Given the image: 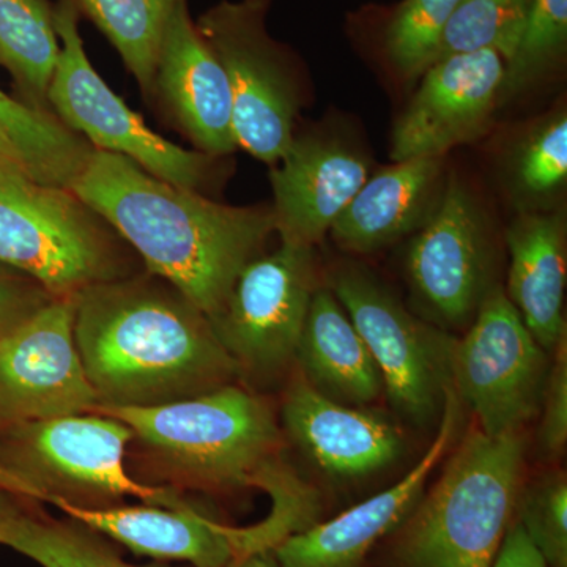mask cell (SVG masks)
Returning <instances> with one entry per match:
<instances>
[{"label": "cell", "instance_id": "6da1fadb", "mask_svg": "<svg viewBox=\"0 0 567 567\" xmlns=\"http://www.w3.org/2000/svg\"><path fill=\"white\" fill-rule=\"evenodd\" d=\"M74 339L99 405L171 404L240 379L205 312L145 270L76 295Z\"/></svg>", "mask_w": 567, "mask_h": 567}, {"label": "cell", "instance_id": "7a4b0ae2", "mask_svg": "<svg viewBox=\"0 0 567 567\" xmlns=\"http://www.w3.org/2000/svg\"><path fill=\"white\" fill-rule=\"evenodd\" d=\"M71 192L117 230L145 271L173 284L210 320L275 234L271 207L215 203L96 148Z\"/></svg>", "mask_w": 567, "mask_h": 567}, {"label": "cell", "instance_id": "3957f363", "mask_svg": "<svg viewBox=\"0 0 567 567\" xmlns=\"http://www.w3.org/2000/svg\"><path fill=\"white\" fill-rule=\"evenodd\" d=\"M92 413L128 425L133 440L182 486L267 492L274 506L260 527L274 547L322 520V494L290 464L275 406L262 394L233 383L171 404L96 405Z\"/></svg>", "mask_w": 567, "mask_h": 567}, {"label": "cell", "instance_id": "277c9868", "mask_svg": "<svg viewBox=\"0 0 567 567\" xmlns=\"http://www.w3.org/2000/svg\"><path fill=\"white\" fill-rule=\"evenodd\" d=\"M439 481L379 544L371 567H492L516 518L525 481L524 431L491 436L476 423Z\"/></svg>", "mask_w": 567, "mask_h": 567}, {"label": "cell", "instance_id": "5b68a950", "mask_svg": "<svg viewBox=\"0 0 567 567\" xmlns=\"http://www.w3.org/2000/svg\"><path fill=\"white\" fill-rule=\"evenodd\" d=\"M0 264L55 298L145 270L132 246L76 193L10 166H0Z\"/></svg>", "mask_w": 567, "mask_h": 567}, {"label": "cell", "instance_id": "8992f818", "mask_svg": "<svg viewBox=\"0 0 567 567\" xmlns=\"http://www.w3.org/2000/svg\"><path fill=\"white\" fill-rule=\"evenodd\" d=\"M13 429L17 466L6 473L11 491L92 509L122 505L126 496L171 509L192 505L173 487L147 486L126 473V445L134 434L121 420L82 413Z\"/></svg>", "mask_w": 567, "mask_h": 567}, {"label": "cell", "instance_id": "52a82bcc", "mask_svg": "<svg viewBox=\"0 0 567 567\" xmlns=\"http://www.w3.org/2000/svg\"><path fill=\"white\" fill-rule=\"evenodd\" d=\"M80 18L70 0L54 3L62 48L48 93L52 114L96 151L117 153L164 182L204 194L219 158L164 140L111 91L85 54Z\"/></svg>", "mask_w": 567, "mask_h": 567}, {"label": "cell", "instance_id": "ba28073f", "mask_svg": "<svg viewBox=\"0 0 567 567\" xmlns=\"http://www.w3.org/2000/svg\"><path fill=\"white\" fill-rule=\"evenodd\" d=\"M268 9L270 0H223L196 28L226 71L238 148L275 166L295 137L298 93L286 51L265 28Z\"/></svg>", "mask_w": 567, "mask_h": 567}, {"label": "cell", "instance_id": "9c48e42d", "mask_svg": "<svg viewBox=\"0 0 567 567\" xmlns=\"http://www.w3.org/2000/svg\"><path fill=\"white\" fill-rule=\"evenodd\" d=\"M330 290L371 350L394 412L421 429L439 423L453 386L451 357L457 338L410 315L360 268L336 270Z\"/></svg>", "mask_w": 567, "mask_h": 567}, {"label": "cell", "instance_id": "30bf717a", "mask_svg": "<svg viewBox=\"0 0 567 567\" xmlns=\"http://www.w3.org/2000/svg\"><path fill=\"white\" fill-rule=\"evenodd\" d=\"M548 354L506 293L494 287L451 357L454 390L484 434L522 432L539 417Z\"/></svg>", "mask_w": 567, "mask_h": 567}, {"label": "cell", "instance_id": "8fae6325", "mask_svg": "<svg viewBox=\"0 0 567 567\" xmlns=\"http://www.w3.org/2000/svg\"><path fill=\"white\" fill-rule=\"evenodd\" d=\"M317 287L315 248L281 244L246 265L210 320L240 379L270 385L289 377Z\"/></svg>", "mask_w": 567, "mask_h": 567}, {"label": "cell", "instance_id": "7c38bea8", "mask_svg": "<svg viewBox=\"0 0 567 567\" xmlns=\"http://www.w3.org/2000/svg\"><path fill=\"white\" fill-rule=\"evenodd\" d=\"M76 297L54 298L0 338V421L92 413L100 404L74 339Z\"/></svg>", "mask_w": 567, "mask_h": 567}, {"label": "cell", "instance_id": "4fadbf2b", "mask_svg": "<svg viewBox=\"0 0 567 567\" xmlns=\"http://www.w3.org/2000/svg\"><path fill=\"white\" fill-rule=\"evenodd\" d=\"M464 409L454 386L447 388L434 442L412 472L344 513L287 536L271 548L276 567H371L375 548L409 516L429 476L456 445Z\"/></svg>", "mask_w": 567, "mask_h": 567}, {"label": "cell", "instance_id": "5bb4252c", "mask_svg": "<svg viewBox=\"0 0 567 567\" xmlns=\"http://www.w3.org/2000/svg\"><path fill=\"white\" fill-rule=\"evenodd\" d=\"M409 271L421 300L446 324L472 322L494 289L486 219L456 178L410 245Z\"/></svg>", "mask_w": 567, "mask_h": 567}, {"label": "cell", "instance_id": "9a60e30c", "mask_svg": "<svg viewBox=\"0 0 567 567\" xmlns=\"http://www.w3.org/2000/svg\"><path fill=\"white\" fill-rule=\"evenodd\" d=\"M506 62L484 50L451 55L424 71L423 82L394 126V163L445 156L486 130L498 103Z\"/></svg>", "mask_w": 567, "mask_h": 567}, {"label": "cell", "instance_id": "2e32d148", "mask_svg": "<svg viewBox=\"0 0 567 567\" xmlns=\"http://www.w3.org/2000/svg\"><path fill=\"white\" fill-rule=\"evenodd\" d=\"M152 100L197 152L223 158L237 151L229 81L197 31L188 0L175 7L164 31Z\"/></svg>", "mask_w": 567, "mask_h": 567}, {"label": "cell", "instance_id": "e0dca14e", "mask_svg": "<svg viewBox=\"0 0 567 567\" xmlns=\"http://www.w3.org/2000/svg\"><path fill=\"white\" fill-rule=\"evenodd\" d=\"M284 435L324 475L354 480L383 472L405 451V439L391 421L331 401L295 368L282 395Z\"/></svg>", "mask_w": 567, "mask_h": 567}, {"label": "cell", "instance_id": "ac0fdd59", "mask_svg": "<svg viewBox=\"0 0 567 567\" xmlns=\"http://www.w3.org/2000/svg\"><path fill=\"white\" fill-rule=\"evenodd\" d=\"M368 169L361 153L344 142L293 137L270 173L281 244L315 248L368 181Z\"/></svg>", "mask_w": 567, "mask_h": 567}, {"label": "cell", "instance_id": "d6986e66", "mask_svg": "<svg viewBox=\"0 0 567 567\" xmlns=\"http://www.w3.org/2000/svg\"><path fill=\"white\" fill-rule=\"evenodd\" d=\"M73 520L107 536L130 550L158 561H185L194 567H229L259 554L251 527L235 528L205 516L193 505L80 507L55 503Z\"/></svg>", "mask_w": 567, "mask_h": 567}, {"label": "cell", "instance_id": "ffe728a7", "mask_svg": "<svg viewBox=\"0 0 567 567\" xmlns=\"http://www.w3.org/2000/svg\"><path fill=\"white\" fill-rule=\"evenodd\" d=\"M443 156L398 162L365 181L330 234L342 249L374 252L421 229L442 199Z\"/></svg>", "mask_w": 567, "mask_h": 567}, {"label": "cell", "instance_id": "44dd1931", "mask_svg": "<svg viewBox=\"0 0 567 567\" xmlns=\"http://www.w3.org/2000/svg\"><path fill=\"white\" fill-rule=\"evenodd\" d=\"M511 254L506 297L547 353L567 333L566 223L561 213H522L506 234Z\"/></svg>", "mask_w": 567, "mask_h": 567}, {"label": "cell", "instance_id": "7402d4cb", "mask_svg": "<svg viewBox=\"0 0 567 567\" xmlns=\"http://www.w3.org/2000/svg\"><path fill=\"white\" fill-rule=\"evenodd\" d=\"M295 368L331 401L365 406L383 394L371 350L330 289L317 287L309 305Z\"/></svg>", "mask_w": 567, "mask_h": 567}, {"label": "cell", "instance_id": "603a6c76", "mask_svg": "<svg viewBox=\"0 0 567 567\" xmlns=\"http://www.w3.org/2000/svg\"><path fill=\"white\" fill-rule=\"evenodd\" d=\"M61 48L50 0H0V65L33 110L52 114L48 93Z\"/></svg>", "mask_w": 567, "mask_h": 567}, {"label": "cell", "instance_id": "cb8c5ba5", "mask_svg": "<svg viewBox=\"0 0 567 567\" xmlns=\"http://www.w3.org/2000/svg\"><path fill=\"white\" fill-rule=\"evenodd\" d=\"M0 132L20 151L35 181L71 189L93 147L54 114L33 110L0 89Z\"/></svg>", "mask_w": 567, "mask_h": 567}, {"label": "cell", "instance_id": "d4e9b609", "mask_svg": "<svg viewBox=\"0 0 567 567\" xmlns=\"http://www.w3.org/2000/svg\"><path fill=\"white\" fill-rule=\"evenodd\" d=\"M111 41L151 102L164 31L182 0H70Z\"/></svg>", "mask_w": 567, "mask_h": 567}, {"label": "cell", "instance_id": "484cf974", "mask_svg": "<svg viewBox=\"0 0 567 567\" xmlns=\"http://www.w3.org/2000/svg\"><path fill=\"white\" fill-rule=\"evenodd\" d=\"M0 544L43 567H167L123 561L100 533L80 522L22 516L17 511L0 520Z\"/></svg>", "mask_w": 567, "mask_h": 567}, {"label": "cell", "instance_id": "4316f807", "mask_svg": "<svg viewBox=\"0 0 567 567\" xmlns=\"http://www.w3.org/2000/svg\"><path fill=\"white\" fill-rule=\"evenodd\" d=\"M529 3L532 0H462L447 21L431 65L451 55L484 50L498 52L509 62L524 32Z\"/></svg>", "mask_w": 567, "mask_h": 567}, {"label": "cell", "instance_id": "83f0119b", "mask_svg": "<svg viewBox=\"0 0 567 567\" xmlns=\"http://www.w3.org/2000/svg\"><path fill=\"white\" fill-rule=\"evenodd\" d=\"M567 181V118L554 115L518 144L511 162V188L518 203L536 207Z\"/></svg>", "mask_w": 567, "mask_h": 567}, {"label": "cell", "instance_id": "f1b7e54d", "mask_svg": "<svg viewBox=\"0 0 567 567\" xmlns=\"http://www.w3.org/2000/svg\"><path fill=\"white\" fill-rule=\"evenodd\" d=\"M567 0H532L524 32L506 63L499 99L516 95L565 54Z\"/></svg>", "mask_w": 567, "mask_h": 567}, {"label": "cell", "instance_id": "f546056e", "mask_svg": "<svg viewBox=\"0 0 567 567\" xmlns=\"http://www.w3.org/2000/svg\"><path fill=\"white\" fill-rule=\"evenodd\" d=\"M462 0H405L386 29V54L395 70L420 76L431 65L447 21Z\"/></svg>", "mask_w": 567, "mask_h": 567}, {"label": "cell", "instance_id": "4dcf8cb0", "mask_svg": "<svg viewBox=\"0 0 567 567\" xmlns=\"http://www.w3.org/2000/svg\"><path fill=\"white\" fill-rule=\"evenodd\" d=\"M546 567H567V477L554 470L525 483L516 518Z\"/></svg>", "mask_w": 567, "mask_h": 567}, {"label": "cell", "instance_id": "1f68e13d", "mask_svg": "<svg viewBox=\"0 0 567 567\" xmlns=\"http://www.w3.org/2000/svg\"><path fill=\"white\" fill-rule=\"evenodd\" d=\"M551 354L537 434L540 454L548 462L558 461L567 443V333Z\"/></svg>", "mask_w": 567, "mask_h": 567}, {"label": "cell", "instance_id": "d6a6232c", "mask_svg": "<svg viewBox=\"0 0 567 567\" xmlns=\"http://www.w3.org/2000/svg\"><path fill=\"white\" fill-rule=\"evenodd\" d=\"M39 281L0 264V338L54 300Z\"/></svg>", "mask_w": 567, "mask_h": 567}, {"label": "cell", "instance_id": "836d02e7", "mask_svg": "<svg viewBox=\"0 0 567 567\" xmlns=\"http://www.w3.org/2000/svg\"><path fill=\"white\" fill-rule=\"evenodd\" d=\"M492 567H546V563L520 524L514 520Z\"/></svg>", "mask_w": 567, "mask_h": 567}, {"label": "cell", "instance_id": "e575fe53", "mask_svg": "<svg viewBox=\"0 0 567 567\" xmlns=\"http://www.w3.org/2000/svg\"><path fill=\"white\" fill-rule=\"evenodd\" d=\"M0 166L18 167V169L25 171L31 175L20 151L2 132H0Z\"/></svg>", "mask_w": 567, "mask_h": 567}, {"label": "cell", "instance_id": "d590c367", "mask_svg": "<svg viewBox=\"0 0 567 567\" xmlns=\"http://www.w3.org/2000/svg\"><path fill=\"white\" fill-rule=\"evenodd\" d=\"M235 567H276V561L271 550L259 551V554H252L241 559Z\"/></svg>", "mask_w": 567, "mask_h": 567}, {"label": "cell", "instance_id": "8d00e7d4", "mask_svg": "<svg viewBox=\"0 0 567 567\" xmlns=\"http://www.w3.org/2000/svg\"><path fill=\"white\" fill-rule=\"evenodd\" d=\"M14 509H11L10 506L6 505V502H2L0 499V520H3V518L9 517L10 514H13Z\"/></svg>", "mask_w": 567, "mask_h": 567}, {"label": "cell", "instance_id": "74e56055", "mask_svg": "<svg viewBox=\"0 0 567 567\" xmlns=\"http://www.w3.org/2000/svg\"><path fill=\"white\" fill-rule=\"evenodd\" d=\"M235 566H237V563H235V565H233V566H229V567H235Z\"/></svg>", "mask_w": 567, "mask_h": 567}]
</instances>
